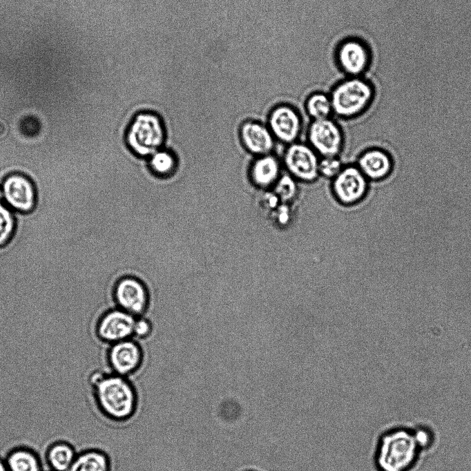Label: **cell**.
<instances>
[{"label":"cell","mask_w":471,"mask_h":471,"mask_svg":"<svg viewBox=\"0 0 471 471\" xmlns=\"http://www.w3.org/2000/svg\"><path fill=\"white\" fill-rule=\"evenodd\" d=\"M87 381L98 408L106 416L125 421L134 415L137 394L128 377L97 368L90 371Z\"/></svg>","instance_id":"6da1fadb"},{"label":"cell","mask_w":471,"mask_h":471,"mask_svg":"<svg viewBox=\"0 0 471 471\" xmlns=\"http://www.w3.org/2000/svg\"><path fill=\"white\" fill-rule=\"evenodd\" d=\"M419 448L412 432L395 429L379 439L375 454L379 471H408L416 463Z\"/></svg>","instance_id":"7a4b0ae2"},{"label":"cell","mask_w":471,"mask_h":471,"mask_svg":"<svg viewBox=\"0 0 471 471\" xmlns=\"http://www.w3.org/2000/svg\"><path fill=\"white\" fill-rule=\"evenodd\" d=\"M165 139L163 120L157 113L148 110L139 111L135 115L125 135L128 148L139 157H148L163 147Z\"/></svg>","instance_id":"3957f363"},{"label":"cell","mask_w":471,"mask_h":471,"mask_svg":"<svg viewBox=\"0 0 471 471\" xmlns=\"http://www.w3.org/2000/svg\"><path fill=\"white\" fill-rule=\"evenodd\" d=\"M333 113L352 118L364 113L375 97L373 84L364 77H345L336 83L329 94Z\"/></svg>","instance_id":"277c9868"},{"label":"cell","mask_w":471,"mask_h":471,"mask_svg":"<svg viewBox=\"0 0 471 471\" xmlns=\"http://www.w3.org/2000/svg\"><path fill=\"white\" fill-rule=\"evenodd\" d=\"M112 296L116 307L136 317L145 315L151 305L150 288L137 273L119 276L113 285Z\"/></svg>","instance_id":"5b68a950"},{"label":"cell","mask_w":471,"mask_h":471,"mask_svg":"<svg viewBox=\"0 0 471 471\" xmlns=\"http://www.w3.org/2000/svg\"><path fill=\"white\" fill-rule=\"evenodd\" d=\"M334 58L338 68L347 77H363L371 66L372 55L363 39L349 37L338 43Z\"/></svg>","instance_id":"8992f818"},{"label":"cell","mask_w":471,"mask_h":471,"mask_svg":"<svg viewBox=\"0 0 471 471\" xmlns=\"http://www.w3.org/2000/svg\"><path fill=\"white\" fill-rule=\"evenodd\" d=\"M135 319L136 316L118 307L109 308L97 318L95 335L107 345L133 338Z\"/></svg>","instance_id":"52a82bcc"},{"label":"cell","mask_w":471,"mask_h":471,"mask_svg":"<svg viewBox=\"0 0 471 471\" xmlns=\"http://www.w3.org/2000/svg\"><path fill=\"white\" fill-rule=\"evenodd\" d=\"M283 164L297 181L311 182L319 176L318 154L309 144L297 142L288 144Z\"/></svg>","instance_id":"ba28073f"},{"label":"cell","mask_w":471,"mask_h":471,"mask_svg":"<svg viewBox=\"0 0 471 471\" xmlns=\"http://www.w3.org/2000/svg\"><path fill=\"white\" fill-rule=\"evenodd\" d=\"M309 146L322 157L338 156L343 145L340 126L331 119L313 120L309 126Z\"/></svg>","instance_id":"9c48e42d"},{"label":"cell","mask_w":471,"mask_h":471,"mask_svg":"<svg viewBox=\"0 0 471 471\" xmlns=\"http://www.w3.org/2000/svg\"><path fill=\"white\" fill-rule=\"evenodd\" d=\"M356 165L343 166L332 179V191L336 200L344 205L359 202L366 195L369 183Z\"/></svg>","instance_id":"30bf717a"},{"label":"cell","mask_w":471,"mask_h":471,"mask_svg":"<svg viewBox=\"0 0 471 471\" xmlns=\"http://www.w3.org/2000/svg\"><path fill=\"white\" fill-rule=\"evenodd\" d=\"M144 356L141 344L134 338L111 344L107 350V361L111 372L126 377L140 369Z\"/></svg>","instance_id":"8fae6325"},{"label":"cell","mask_w":471,"mask_h":471,"mask_svg":"<svg viewBox=\"0 0 471 471\" xmlns=\"http://www.w3.org/2000/svg\"><path fill=\"white\" fill-rule=\"evenodd\" d=\"M267 126L275 139L290 144L296 142L300 134L302 120L296 109L291 105L281 104L270 111Z\"/></svg>","instance_id":"7c38bea8"},{"label":"cell","mask_w":471,"mask_h":471,"mask_svg":"<svg viewBox=\"0 0 471 471\" xmlns=\"http://www.w3.org/2000/svg\"><path fill=\"white\" fill-rule=\"evenodd\" d=\"M3 198L14 209L22 212L32 211L36 205V191L31 180L24 175L13 173L3 184Z\"/></svg>","instance_id":"4fadbf2b"},{"label":"cell","mask_w":471,"mask_h":471,"mask_svg":"<svg viewBox=\"0 0 471 471\" xmlns=\"http://www.w3.org/2000/svg\"><path fill=\"white\" fill-rule=\"evenodd\" d=\"M356 166L368 180L375 182L387 179L394 171L392 155L381 147L364 151L359 155Z\"/></svg>","instance_id":"5bb4252c"},{"label":"cell","mask_w":471,"mask_h":471,"mask_svg":"<svg viewBox=\"0 0 471 471\" xmlns=\"http://www.w3.org/2000/svg\"><path fill=\"white\" fill-rule=\"evenodd\" d=\"M239 136L244 148L257 157L271 153L274 146L275 138L269 127L256 120L244 122Z\"/></svg>","instance_id":"9a60e30c"},{"label":"cell","mask_w":471,"mask_h":471,"mask_svg":"<svg viewBox=\"0 0 471 471\" xmlns=\"http://www.w3.org/2000/svg\"><path fill=\"white\" fill-rule=\"evenodd\" d=\"M280 176V162L271 153L258 156L250 166V179L260 189L273 186Z\"/></svg>","instance_id":"2e32d148"},{"label":"cell","mask_w":471,"mask_h":471,"mask_svg":"<svg viewBox=\"0 0 471 471\" xmlns=\"http://www.w3.org/2000/svg\"><path fill=\"white\" fill-rule=\"evenodd\" d=\"M110 461L106 452L88 448L77 456L68 471H110Z\"/></svg>","instance_id":"e0dca14e"},{"label":"cell","mask_w":471,"mask_h":471,"mask_svg":"<svg viewBox=\"0 0 471 471\" xmlns=\"http://www.w3.org/2000/svg\"><path fill=\"white\" fill-rule=\"evenodd\" d=\"M77 454L71 444L66 441H57L47 449L46 460L51 471H68Z\"/></svg>","instance_id":"ac0fdd59"},{"label":"cell","mask_w":471,"mask_h":471,"mask_svg":"<svg viewBox=\"0 0 471 471\" xmlns=\"http://www.w3.org/2000/svg\"><path fill=\"white\" fill-rule=\"evenodd\" d=\"M5 461L8 471H42L39 456L27 448H17L11 450Z\"/></svg>","instance_id":"d6986e66"},{"label":"cell","mask_w":471,"mask_h":471,"mask_svg":"<svg viewBox=\"0 0 471 471\" xmlns=\"http://www.w3.org/2000/svg\"><path fill=\"white\" fill-rule=\"evenodd\" d=\"M178 160L176 155L163 147L148 157V167L156 177L166 178L177 171Z\"/></svg>","instance_id":"ffe728a7"},{"label":"cell","mask_w":471,"mask_h":471,"mask_svg":"<svg viewBox=\"0 0 471 471\" xmlns=\"http://www.w3.org/2000/svg\"><path fill=\"white\" fill-rule=\"evenodd\" d=\"M305 108L313 120L329 118L333 113L330 96L323 91L310 93L305 100Z\"/></svg>","instance_id":"44dd1931"},{"label":"cell","mask_w":471,"mask_h":471,"mask_svg":"<svg viewBox=\"0 0 471 471\" xmlns=\"http://www.w3.org/2000/svg\"><path fill=\"white\" fill-rule=\"evenodd\" d=\"M273 187L281 203L290 204L298 193L297 180L289 173L280 175Z\"/></svg>","instance_id":"7402d4cb"},{"label":"cell","mask_w":471,"mask_h":471,"mask_svg":"<svg viewBox=\"0 0 471 471\" xmlns=\"http://www.w3.org/2000/svg\"><path fill=\"white\" fill-rule=\"evenodd\" d=\"M16 229V222L11 211L0 203V249L12 240Z\"/></svg>","instance_id":"603a6c76"},{"label":"cell","mask_w":471,"mask_h":471,"mask_svg":"<svg viewBox=\"0 0 471 471\" xmlns=\"http://www.w3.org/2000/svg\"><path fill=\"white\" fill-rule=\"evenodd\" d=\"M343 166L338 156L323 157L319 160V175L333 179L341 171Z\"/></svg>","instance_id":"cb8c5ba5"},{"label":"cell","mask_w":471,"mask_h":471,"mask_svg":"<svg viewBox=\"0 0 471 471\" xmlns=\"http://www.w3.org/2000/svg\"><path fill=\"white\" fill-rule=\"evenodd\" d=\"M153 323L151 319L146 315L136 317L133 338L142 340L148 338L153 331Z\"/></svg>","instance_id":"d4e9b609"},{"label":"cell","mask_w":471,"mask_h":471,"mask_svg":"<svg viewBox=\"0 0 471 471\" xmlns=\"http://www.w3.org/2000/svg\"><path fill=\"white\" fill-rule=\"evenodd\" d=\"M41 126L39 120L34 116H26L22 118L19 122L21 132L26 136H34L40 130Z\"/></svg>","instance_id":"484cf974"},{"label":"cell","mask_w":471,"mask_h":471,"mask_svg":"<svg viewBox=\"0 0 471 471\" xmlns=\"http://www.w3.org/2000/svg\"><path fill=\"white\" fill-rule=\"evenodd\" d=\"M289 204L280 203L271 211L273 218L279 225H285L288 224L291 220V213Z\"/></svg>","instance_id":"4316f807"},{"label":"cell","mask_w":471,"mask_h":471,"mask_svg":"<svg viewBox=\"0 0 471 471\" xmlns=\"http://www.w3.org/2000/svg\"><path fill=\"white\" fill-rule=\"evenodd\" d=\"M414 440L419 449L429 447L432 442V434L427 428L420 427L412 432Z\"/></svg>","instance_id":"83f0119b"},{"label":"cell","mask_w":471,"mask_h":471,"mask_svg":"<svg viewBox=\"0 0 471 471\" xmlns=\"http://www.w3.org/2000/svg\"><path fill=\"white\" fill-rule=\"evenodd\" d=\"M280 203V200L273 191L266 193L262 198L263 206L271 211L275 209Z\"/></svg>","instance_id":"f1b7e54d"},{"label":"cell","mask_w":471,"mask_h":471,"mask_svg":"<svg viewBox=\"0 0 471 471\" xmlns=\"http://www.w3.org/2000/svg\"><path fill=\"white\" fill-rule=\"evenodd\" d=\"M0 471H8L5 459L0 457Z\"/></svg>","instance_id":"f546056e"},{"label":"cell","mask_w":471,"mask_h":471,"mask_svg":"<svg viewBox=\"0 0 471 471\" xmlns=\"http://www.w3.org/2000/svg\"><path fill=\"white\" fill-rule=\"evenodd\" d=\"M6 124L0 121V137L3 136L6 134Z\"/></svg>","instance_id":"4dcf8cb0"},{"label":"cell","mask_w":471,"mask_h":471,"mask_svg":"<svg viewBox=\"0 0 471 471\" xmlns=\"http://www.w3.org/2000/svg\"><path fill=\"white\" fill-rule=\"evenodd\" d=\"M3 193L2 188H0V203H1V201L3 199Z\"/></svg>","instance_id":"1f68e13d"},{"label":"cell","mask_w":471,"mask_h":471,"mask_svg":"<svg viewBox=\"0 0 471 471\" xmlns=\"http://www.w3.org/2000/svg\"></svg>","instance_id":"d6a6232c"}]
</instances>
